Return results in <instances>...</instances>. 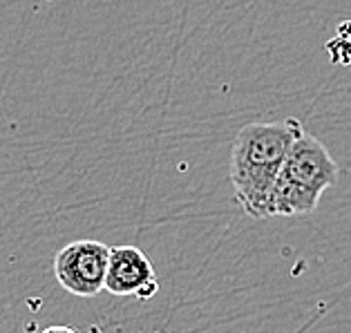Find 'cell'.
I'll list each match as a JSON object with an SVG mask.
<instances>
[{
  "instance_id": "2",
  "label": "cell",
  "mask_w": 351,
  "mask_h": 333,
  "mask_svg": "<svg viewBox=\"0 0 351 333\" xmlns=\"http://www.w3.org/2000/svg\"><path fill=\"white\" fill-rule=\"evenodd\" d=\"M338 177L340 168L327 146L318 136L302 132L280 168L271 197V217L311 215L322 195L338 184Z\"/></svg>"
},
{
  "instance_id": "5",
  "label": "cell",
  "mask_w": 351,
  "mask_h": 333,
  "mask_svg": "<svg viewBox=\"0 0 351 333\" xmlns=\"http://www.w3.org/2000/svg\"><path fill=\"white\" fill-rule=\"evenodd\" d=\"M40 333H79V331H74V329H70V327H61V324H56V327L43 329Z\"/></svg>"
},
{
  "instance_id": "6",
  "label": "cell",
  "mask_w": 351,
  "mask_h": 333,
  "mask_svg": "<svg viewBox=\"0 0 351 333\" xmlns=\"http://www.w3.org/2000/svg\"><path fill=\"white\" fill-rule=\"evenodd\" d=\"M152 333H161V331H152Z\"/></svg>"
},
{
  "instance_id": "3",
  "label": "cell",
  "mask_w": 351,
  "mask_h": 333,
  "mask_svg": "<svg viewBox=\"0 0 351 333\" xmlns=\"http://www.w3.org/2000/svg\"><path fill=\"white\" fill-rule=\"evenodd\" d=\"M110 246L97 240H76L54 258V275L67 293L83 300L99 295L106 286Z\"/></svg>"
},
{
  "instance_id": "1",
  "label": "cell",
  "mask_w": 351,
  "mask_h": 333,
  "mask_svg": "<svg viewBox=\"0 0 351 333\" xmlns=\"http://www.w3.org/2000/svg\"><path fill=\"white\" fill-rule=\"evenodd\" d=\"M304 132L298 119L253 121L239 127L230 150V184L248 217H271V197L291 146Z\"/></svg>"
},
{
  "instance_id": "4",
  "label": "cell",
  "mask_w": 351,
  "mask_h": 333,
  "mask_svg": "<svg viewBox=\"0 0 351 333\" xmlns=\"http://www.w3.org/2000/svg\"><path fill=\"white\" fill-rule=\"evenodd\" d=\"M104 288L119 297H136L145 302L159 291V282L155 267L143 251L136 246H117L110 249Z\"/></svg>"
}]
</instances>
